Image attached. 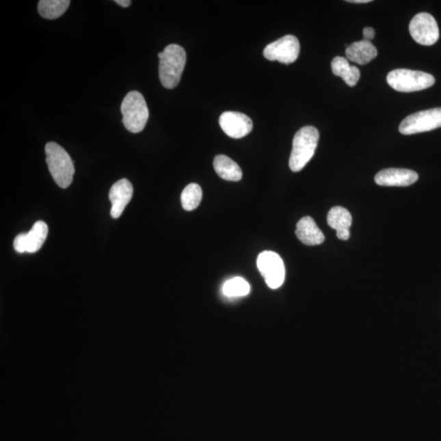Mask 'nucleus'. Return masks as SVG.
Wrapping results in <instances>:
<instances>
[{
  "instance_id": "obj_5",
  "label": "nucleus",
  "mask_w": 441,
  "mask_h": 441,
  "mask_svg": "<svg viewBox=\"0 0 441 441\" xmlns=\"http://www.w3.org/2000/svg\"><path fill=\"white\" fill-rule=\"evenodd\" d=\"M386 81L395 90L411 92L427 90L433 85L436 81L431 75L423 71L397 69L390 71Z\"/></svg>"
},
{
  "instance_id": "obj_2",
  "label": "nucleus",
  "mask_w": 441,
  "mask_h": 441,
  "mask_svg": "<svg viewBox=\"0 0 441 441\" xmlns=\"http://www.w3.org/2000/svg\"><path fill=\"white\" fill-rule=\"evenodd\" d=\"M320 133L313 126H306L296 133L293 137V149L289 158V168L293 172H299L313 157Z\"/></svg>"
},
{
  "instance_id": "obj_8",
  "label": "nucleus",
  "mask_w": 441,
  "mask_h": 441,
  "mask_svg": "<svg viewBox=\"0 0 441 441\" xmlns=\"http://www.w3.org/2000/svg\"><path fill=\"white\" fill-rule=\"evenodd\" d=\"M300 53V43L297 38L289 35L272 42L264 49L263 56L269 61H277L283 64H291Z\"/></svg>"
},
{
  "instance_id": "obj_24",
  "label": "nucleus",
  "mask_w": 441,
  "mask_h": 441,
  "mask_svg": "<svg viewBox=\"0 0 441 441\" xmlns=\"http://www.w3.org/2000/svg\"><path fill=\"white\" fill-rule=\"evenodd\" d=\"M350 230H342L337 232V237L342 241H347L350 238Z\"/></svg>"
},
{
  "instance_id": "obj_7",
  "label": "nucleus",
  "mask_w": 441,
  "mask_h": 441,
  "mask_svg": "<svg viewBox=\"0 0 441 441\" xmlns=\"http://www.w3.org/2000/svg\"><path fill=\"white\" fill-rule=\"evenodd\" d=\"M258 268L268 287L276 289L283 284L285 278V267L282 258L272 251L260 254L257 260Z\"/></svg>"
},
{
  "instance_id": "obj_23",
  "label": "nucleus",
  "mask_w": 441,
  "mask_h": 441,
  "mask_svg": "<svg viewBox=\"0 0 441 441\" xmlns=\"http://www.w3.org/2000/svg\"><path fill=\"white\" fill-rule=\"evenodd\" d=\"M364 40L371 42L375 36V31L372 27H366L363 31Z\"/></svg>"
},
{
  "instance_id": "obj_20",
  "label": "nucleus",
  "mask_w": 441,
  "mask_h": 441,
  "mask_svg": "<svg viewBox=\"0 0 441 441\" xmlns=\"http://www.w3.org/2000/svg\"><path fill=\"white\" fill-rule=\"evenodd\" d=\"M202 189L198 184H189L181 196V202L183 209L187 211H192L197 209L202 200Z\"/></svg>"
},
{
  "instance_id": "obj_21",
  "label": "nucleus",
  "mask_w": 441,
  "mask_h": 441,
  "mask_svg": "<svg viewBox=\"0 0 441 441\" xmlns=\"http://www.w3.org/2000/svg\"><path fill=\"white\" fill-rule=\"evenodd\" d=\"M222 292L228 297H243L250 293V285L241 277H235L226 281L222 287Z\"/></svg>"
},
{
  "instance_id": "obj_22",
  "label": "nucleus",
  "mask_w": 441,
  "mask_h": 441,
  "mask_svg": "<svg viewBox=\"0 0 441 441\" xmlns=\"http://www.w3.org/2000/svg\"><path fill=\"white\" fill-rule=\"evenodd\" d=\"M14 250L19 254L27 252V233H21L16 237L14 242Z\"/></svg>"
},
{
  "instance_id": "obj_13",
  "label": "nucleus",
  "mask_w": 441,
  "mask_h": 441,
  "mask_svg": "<svg viewBox=\"0 0 441 441\" xmlns=\"http://www.w3.org/2000/svg\"><path fill=\"white\" fill-rule=\"evenodd\" d=\"M296 235L306 245H318L325 241V237L310 217H304L297 222Z\"/></svg>"
},
{
  "instance_id": "obj_11",
  "label": "nucleus",
  "mask_w": 441,
  "mask_h": 441,
  "mask_svg": "<svg viewBox=\"0 0 441 441\" xmlns=\"http://www.w3.org/2000/svg\"><path fill=\"white\" fill-rule=\"evenodd\" d=\"M133 194V185L127 179H121L113 185L109 198L112 204L111 215L114 219H117L122 215L126 206L131 200Z\"/></svg>"
},
{
  "instance_id": "obj_6",
  "label": "nucleus",
  "mask_w": 441,
  "mask_h": 441,
  "mask_svg": "<svg viewBox=\"0 0 441 441\" xmlns=\"http://www.w3.org/2000/svg\"><path fill=\"white\" fill-rule=\"evenodd\" d=\"M441 127V108L414 113L406 117L399 127L404 135L431 131Z\"/></svg>"
},
{
  "instance_id": "obj_19",
  "label": "nucleus",
  "mask_w": 441,
  "mask_h": 441,
  "mask_svg": "<svg viewBox=\"0 0 441 441\" xmlns=\"http://www.w3.org/2000/svg\"><path fill=\"white\" fill-rule=\"evenodd\" d=\"M328 224L337 232L342 230H350L352 224L351 213L341 206H336L330 210L327 216Z\"/></svg>"
},
{
  "instance_id": "obj_15",
  "label": "nucleus",
  "mask_w": 441,
  "mask_h": 441,
  "mask_svg": "<svg viewBox=\"0 0 441 441\" xmlns=\"http://www.w3.org/2000/svg\"><path fill=\"white\" fill-rule=\"evenodd\" d=\"M213 167L222 179L230 182H239L242 178V170L237 163L224 155H218L214 159Z\"/></svg>"
},
{
  "instance_id": "obj_16",
  "label": "nucleus",
  "mask_w": 441,
  "mask_h": 441,
  "mask_svg": "<svg viewBox=\"0 0 441 441\" xmlns=\"http://www.w3.org/2000/svg\"><path fill=\"white\" fill-rule=\"evenodd\" d=\"M331 67L336 77H341L348 86L354 87L359 81L360 70L355 66H351L345 57H336L332 61Z\"/></svg>"
},
{
  "instance_id": "obj_12",
  "label": "nucleus",
  "mask_w": 441,
  "mask_h": 441,
  "mask_svg": "<svg viewBox=\"0 0 441 441\" xmlns=\"http://www.w3.org/2000/svg\"><path fill=\"white\" fill-rule=\"evenodd\" d=\"M416 172L405 169H386L375 176V183L384 187H408L417 182Z\"/></svg>"
},
{
  "instance_id": "obj_9",
  "label": "nucleus",
  "mask_w": 441,
  "mask_h": 441,
  "mask_svg": "<svg viewBox=\"0 0 441 441\" xmlns=\"http://www.w3.org/2000/svg\"><path fill=\"white\" fill-rule=\"evenodd\" d=\"M410 33L418 44L431 46L438 41L440 31L436 19L427 12L414 16L410 24Z\"/></svg>"
},
{
  "instance_id": "obj_14",
  "label": "nucleus",
  "mask_w": 441,
  "mask_h": 441,
  "mask_svg": "<svg viewBox=\"0 0 441 441\" xmlns=\"http://www.w3.org/2000/svg\"><path fill=\"white\" fill-rule=\"evenodd\" d=\"M377 55V50L371 42L361 40L355 42L346 49L347 60L359 65L368 64Z\"/></svg>"
},
{
  "instance_id": "obj_3",
  "label": "nucleus",
  "mask_w": 441,
  "mask_h": 441,
  "mask_svg": "<svg viewBox=\"0 0 441 441\" xmlns=\"http://www.w3.org/2000/svg\"><path fill=\"white\" fill-rule=\"evenodd\" d=\"M45 154L49 170L55 183L63 189L69 187L75 174L74 163L69 154L53 142L45 146Z\"/></svg>"
},
{
  "instance_id": "obj_18",
  "label": "nucleus",
  "mask_w": 441,
  "mask_h": 441,
  "mask_svg": "<svg viewBox=\"0 0 441 441\" xmlns=\"http://www.w3.org/2000/svg\"><path fill=\"white\" fill-rule=\"evenodd\" d=\"M70 3L69 0H41L38 11L44 18L53 20L64 14Z\"/></svg>"
},
{
  "instance_id": "obj_4",
  "label": "nucleus",
  "mask_w": 441,
  "mask_h": 441,
  "mask_svg": "<svg viewBox=\"0 0 441 441\" xmlns=\"http://www.w3.org/2000/svg\"><path fill=\"white\" fill-rule=\"evenodd\" d=\"M123 123L130 133H138L144 129L149 119V110L144 96L137 91L129 92L121 104Z\"/></svg>"
},
{
  "instance_id": "obj_25",
  "label": "nucleus",
  "mask_w": 441,
  "mask_h": 441,
  "mask_svg": "<svg viewBox=\"0 0 441 441\" xmlns=\"http://www.w3.org/2000/svg\"><path fill=\"white\" fill-rule=\"evenodd\" d=\"M115 2L119 4V5L124 8H127L131 5V3H132V2L130 1V0H116Z\"/></svg>"
},
{
  "instance_id": "obj_1",
  "label": "nucleus",
  "mask_w": 441,
  "mask_h": 441,
  "mask_svg": "<svg viewBox=\"0 0 441 441\" xmlns=\"http://www.w3.org/2000/svg\"><path fill=\"white\" fill-rule=\"evenodd\" d=\"M159 75L162 85L173 90L182 78L186 66L187 54L182 46L170 44L159 53Z\"/></svg>"
},
{
  "instance_id": "obj_10",
  "label": "nucleus",
  "mask_w": 441,
  "mask_h": 441,
  "mask_svg": "<svg viewBox=\"0 0 441 441\" xmlns=\"http://www.w3.org/2000/svg\"><path fill=\"white\" fill-rule=\"evenodd\" d=\"M219 124L224 132L235 139L245 137L253 130V121L242 113L226 111L219 118Z\"/></svg>"
},
{
  "instance_id": "obj_26",
  "label": "nucleus",
  "mask_w": 441,
  "mask_h": 441,
  "mask_svg": "<svg viewBox=\"0 0 441 441\" xmlns=\"http://www.w3.org/2000/svg\"><path fill=\"white\" fill-rule=\"evenodd\" d=\"M347 2L353 3H367L371 2V0H349V1Z\"/></svg>"
},
{
  "instance_id": "obj_17",
  "label": "nucleus",
  "mask_w": 441,
  "mask_h": 441,
  "mask_svg": "<svg viewBox=\"0 0 441 441\" xmlns=\"http://www.w3.org/2000/svg\"><path fill=\"white\" fill-rule=\"evenodd\" d=\"M49 228L43 221H38L27 233V253L34 254L39 251L48 237Z\"/></svg>"
}]
</instances>
